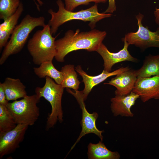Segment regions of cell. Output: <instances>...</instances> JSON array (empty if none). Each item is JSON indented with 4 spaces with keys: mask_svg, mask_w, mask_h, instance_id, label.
Masks as SVG:
<instances>
[{
    "mask_svg": "<svg viewBox=\"0 0 159 159\" xmlns=\"http://www.w3.org/2000/svg\"><path fill=\"white\" fill-rule=\"evenodd\" d=\"M65 7L67 10L73 11L78 6L81 5H87L90 2L95 3H105L107 0H64Z\"/></svg>",
    "mask_w": 159,
    "mask_h": 159,
    "instance_id": "cell-23",
    "label": "cell"
},
{
    "mask_svg": "<svg viewBox=\"0 0 159 159\" xmlns=\"http://www.w3.org/2000/svg\"><path fill=\"white\" fill-rule=\"evenodd\" d=\"M108 6L104 12L105 13H111L116 10V6L115 0H108Z\"/></svg>",
    "mask_w": 159,
    "mask_h": 159,
    "instance_id": "cell-25",
    "label": "cell"
},
{
    "mask_svg": "<svg viewBox=\"0 0 159 159\" xmlns=\"http://www.w3.org/2000/svg\"><path fill=\"white\" fill-rule=\"evenodd\" d=\"M40 99L36 94L27 95L20 100L9 102L6 106L17 124L32 126L40 115L39 108L37 105Z\"/></svg>",
    "mask_w": 159,
    "mask_h": 159,
    "instance_id": "cell-6",
    "label": "cell"
},
{
    "mask_svg": "<svg viewBox=\"0 0 159 159\" xmlns=\"http://www.w3.org/2000/svg\"><path fill=\"white\" fill-rule=\"evenodd\" d=\"M23 6L21 2L16 12L4 20L0 24V50L6 45L8 40L17 25L18 20L23 11Z\"/></svg>",
    "mask_w": 159,
    "mask_h": 159,
    "instance_id": "cell-15",
    "label": "cell"
},
{
    "mask_svg": "<svg viewBox=\"0 0 159 159\" xmlns=\"http://www.w3.org/2000/svg\"><path fill=\"white\" fill-rule=\"evenodd\" d=\"M45 78L44 85L37 87L35 92L39 97H43L49 102L51 106V111L48 115L46 125V130H48L54 127L58 121L62 123L63 121L62 99L64 88L52 78L48 77Z\"/></svg>",
    "mask_w": 159,
    "mask_h": 159,
    "instance_id": "cell-5",
    "label": "cell"
},
{
    "mask_svg": "<svg viewBox=\"0 0 159 159\" xmlns=\"http://www.w3.org/2000/svg\"><path fill=\"white\" fill-rule=\"evenodd\" d=\"M46 24L43 16L38 17L27 14L20 23L17 25L2 52L0 64L2 65L10 55L20 52L26 44L32 31L38 26L44 27Z\"/></svg>",
    "mask_w": 159,
    "mask_h": 159,
    "instance_id": "cell-3",
    "label": "cell"
},
{
    "mask_svg": "<svg viewBox=\"0 0 159 159\" xmlns=\"http://www.w3.org/2000/svg\"><path fill=\"white\" fill-rule=\"evenodd\" d=\"M43 27L35 32L29 40L27 45L34 63L39 65L45 62L52 61L56 54L55 39L57 36H52L48 24Z\"/></svg>",
    "mask_w": 159,
    "mask_h": 159,
    "instance_id": "cell-4",
    "label": "cell"
},
{
    "mask_svg": "<svg viewBox=\"0 0 159 159\" xmlns=\"http://www.w3.org/2000/svg\"><path fill=\"white\" fill-rule=\"evenodd\" d=\"M138 78L159 75V55L145 57L142 67L136 70Z\"/></svg>",
    "mask_w": 159,
    "mask_h": 159,
    "instance_id": "cell-18",
    "label": "cell"
},
{
    "mask_svg": "<svg viewBox=\"0 0 159 159\" xmlns=\"http://www.w3.org/2000/svg\"><path fill=\"white\" fill-rule=\"evenodd\" d=\"M110 99V108L114 116L131 117L134 116L131 108L136 100L140 98L139 95L132 92L126 95H115Z\"/></svg>",
    "mask_w": 159,
    "mask_h": 159,
    "instance_id": "cell-13",
    "label": "cell"
},
{
    "mask_svg": "<svg viewBox=\"0 0 159 159\" xmlns=\"http://www.w3.org/2000/svg\"><path fill=\"white\" fill-rule=\"evenodd\" d=\"M36 4L37 9L39 11L40 10L39 6H42L43 4V3L41 0H33Z\"/></svg>",
    "mask_w": 159,
    "mask_h": 159,
    "instance_id": "cell-27",
    "label": "cell"
},
{
    "mask_svg": "<svg viewBox=\"0 0 159 159\" xmlns=\"http://www.w3.org/2000/svg\"><path fill=\"white\" fill-rule=\"evenodd\" d=\"M63 75V80L61 84L62 87L78 90L80 82L73 65L69 64L62 67L60 71Z\"/></svg>",
    "mask_w": 159,
    "mask_h": 159,
    "instance_id": "cell-20",
    "label": "cell"
},
{
    "mask_svg": "<svg viewBox=\"0 0 159 159\" xmlns=\"http://www.w3.org/2000/svg\"><path fill=\"white\" fill-rule=\"evenodd\" d=\"M137 79L136 70L130 69L116 75L104 84L115 87V95H126L132 92Z\"/></svg>",
    "mask_w": 159,
    "mask_h": 159,
    "instance_id": "cell-14",
    "label": "cell"
},
{
    "mask_svg": "<svg viewBox=\"0 0 159 159\" xmlns=\"http://www.w3.org/2000/svg\"><path fill=\"white\" fill-rule=\"evenodd\" d=\"M130 69V68L129 67H120L112 72H107L103 70L101 74L97 75L90 76L83 70L80 66H77L75 67V70L82 77V81L84 84V88L82 91L84 100H86L89 93L95 86L111 76L116 75Z\"/></svg>",
    "mask_w": 159,
    "mask_h": 159,
    "instance_id": "cell-12",
    "label": "cell"
},
{
    "mask_svg": "<svg viewBox=\"0 0 159 159\" xmlns=\"http://www.w3.org/2000/svg\"><path fill=\"white\" fill-rule=\"evenodd\" d=\"M9 103L7 100L4 91L0 84V104L6 106Z\"/></svg>",
    "mask_w": 159,
    "mask_h": 159,
    "instance_id": "cell-24",
    "label": "cell"
},
{
    "mask_svg": "<svg viewBox=\"0 0 159 159\" xmlns=\"http://www.w3.org/2000/svg\"><path fill=\"white\" fill-rule=\"evenodd\" d=\"M29 126L17 124L12 130L0 137V158L14 153L23 140Z\"/></svg>",
    "mask_w": 159,
    "mask_h": 159,
    "instance_id": "cell-9",
    "label": "cell"
},
{
    "mask_svg": "<svg viewBox=\"0 0 159 159\" xmlns=\"http://www.w3.org/2000/svg\"><path fill=\"white\" fill-rule=\"evenodd\" d=\"M8 101H15L27 95L26 87L19 79L7 77L3 83H0Z\"/></svg>",
    "mask_w": 159,
    "mask_h": 159,
    "instance_id": "cell-16",
    "label": "cell"
},
{
    "mask_svg": "<svg viewBox=\"0 0 159 159\" xmlns=\"http://www.w3.org/2000/svg\"><path fill=\"white\" fill-rule=\"evenodd\" d=\"M132 92L139 95L143 102L159 99V75L138 78Z\"/></svg>",
    "mask_w": 159,
    "mask_h": 159,
    "instance_id": "cell-11",
    "label": "cell"
},
{
    "mask_svg": "<svg viewBox=\"0 0 159 159\" xmlns=\"http://www.w3.org/2000/svg\"><path fill=\"white\" fill-rule=\"evenodd\" d=\"M154 16L155 17V21L158 27L157 29L159 30V6L158 8H156L154 11Z\"/></svg>",
    "mask_w": 159,
    "mask_h": 159,
    "instance_id": "cell-26",
    "label": "cell"
},
{
    "mask_svg": "<svg viewBox=\"0 0 159 159\" xmlns=\"http://www.w3.org/2000/svg\"><path fill=\"white\" fill-rule=\"evenodd\" d=\"M87 154L89 159H119L120 158L118 152L109 150L101 141L96 144L90 143Z\"/></svg>",
    "mask_w": 159,
    "mask_h": 159,
    "instance_id": "cell-17",
    "label": "cell"
},
{
    "mask_svg": "<svg viewBox=\"0 0 159 159\" xmlns=\"http://www.w3.org/2000/svg\"><path fill=\"white\" fill-rule=\"evenodd\" d=\"M35 74L40 78L48 77L58 84H61L63 80L62 72L56 69L52 61H47L42 63L39 67L33 68Z\"/></svg>",
    "mask_w": 159,
    "mask_h": 159,
    "instance_id": "cell-19",
    "label": "cell"
},
{
    "mask_svg": "<svg viewBox=\"0 0 159 159\" xmlns=\"http://www.w3.org/2000/svg\"><path fill=\"white\" fill-rule=\"evenodd\" d=\"M17 125L6 106L0 104V137L14 129Z\"/></svg>",
    "mask_w": 159,
    "mask_h": 159,
    "instance_id": "cell-21",
    "label": "cell"
},
{
    "mask_svg": "<svg viewBox=\"0 0 159 159\" xmlns=\"http://www.w3.org/2000/svg\"><path fill=\"white\" fill-rule=\"evenodd\" d=\"M67 91L73 95L76 99L82 111V120L80 122L82 130L77 140L72 146L69 152L74 147L76 144L80 141L81 138L85 135L90 133H94L97 135L102 141L103 136L102 133L104 130H99L97 127L96 124V120L98 115L96 112L90 113L87 110L84 102L82 91H73L70 89L67 88Z\"/></svg>",
    "mask_w": 159,
    "mask_h": 159,
    "instance_id": "cell-8",
    "label": "cell"
},
{
    "mask_svg": "<svg viewBox=\"0 0 159 159\" xmlns=\"http://www.w3.org/2000/svg\"><path fill=\"white\" fill-rule=\"evenodd\" d=\"M57 4L59 8L57 12H54L51 9L48 11V13L51 16L48 24L50 26L52 35L56 33L59 26L68 21L77 20L89 21L88 25L92 29L96 26L97 22L103 19L110 17L112 15L111 13L99 12L96 4L87 9L73 12L66 9L61 0H57Z\"/></svg>",
    "mask_w": 159,
    "mask_h": 159,
    "instance_id": "cell-2",
    "label": "cell"
},
{
    "mask_svg": "<svg viewBox=\"0 0 159 159\" xmlns=\"http://www.w3.org/2000/svg\"><path fill=\"white\" fill-rule=\"evenodd\" d=\"M144 15L140 13L136 16L138 29L135 32H130L123 38L129 45H133L144 50L150 47L159 48V30L153 32L148 27L143 26L142 21Z\"/></svg>",
    "mask_w": 159,
    "mask_h": 159,
    "instance_id": "cell-7",
    "label": "cell"
},
{
    "mask_svg": "<svg viewBox=\"0 0 159 159\" xmlns=\"http://www.w3.org/2000/svg\"><path fill=\"white\" fill-rule=\"evenodd\" d=\"M107 35L105 31L92 29L87 32L67 31L62 38L55 40L56 54L54 58L59 62L64 61V58L69 53L79 49L89 52L96 51Z\"/></svg>",
    "mask_w": 159,
    "mask_h": 159,
    "instance_id": "cell-1",
    "label": "cell"
},
{
    "mask_svg": "<svg viewBox=\"0 0 159 159\" xmlns=\"http://www.w3.org/2000/svg\"><path fill=\"white\" fill-rule=\"evenodd\" d=\"M122 40L124 42L123 48L117 52H110L102 43L97 50L103 60L104 70L105 71L111 72L113 66L120 62L125 61L136 62L138 61L137 59L131 55L128 50L130 45L123 38Z\"/></svg>",
    "mask_w": 159,
    "mask_h": 159,
    "instance_id": "cell-10",
    "label": "cell"
},
{
    "mask_svg": "<svg viewBox=\"0 0 159 159\" xmlns=\"http://www.w3.org/2000/svg\"><path fill=\"white\" fill-rule=\"evenodd\" d=\"M21 2L20 0H0V19L4 20L12 16Z\"/></svg>",
    "mask_w": 159,
    "mask_h": 159,
    "instance_id": "cell-22",
    "label": "cell"
}]
</instances>
